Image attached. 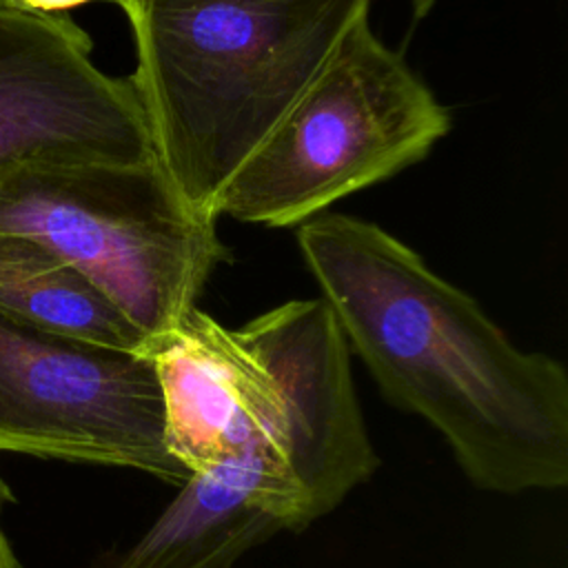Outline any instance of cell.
Wrapping results in <instances>:
<instances>
[{
  "mask_svg": "<svg viewBox=\"0 0 568 568\" xmlns=\"http://www.w3.org/2000/svg\"><path fill=\"white\" fill-rule=\"evenodd\" d=\"M7 497H9V490H7V486L0 481V506H2V501H4ZM0 568H20V564H18L13 550H11V544H9V539H7L4 530H2V526H0Z\"/></svg>",
  "mask_w": 568,
  "mask_h": 568,
  "instance_id": "12",
  "label": "cell"
},
{
  "mask_svg": "<svg viewBox=\"0 0 568 568\" xmlns=\"http://www.w3.org/2000/svg\"><path fill=\"white\" fill-rule=\"evenodd\" d=\"M0 7H7V0H0Z\"/></svg>",
  "mask_w": 568,
  "mask_h": 568,
  "instance_id": "14",
  "label": "cell"
},
{
  "mask_svg": "<svg viewBox=\"0 0 568 568\" xmlns=\"http://www.w3.org/2000/svg\"><path fill=\"white\" fill-rule=\"evenodd\" d=\"M0 313L102 348H144V335L84 275L44 246L11 233H0Z\"/></svg>",
  "mask_w": 568,
  "mask_h": 568,
  "instance_id": "10",
  "label": "cell"
},
{
  "mask_svg": "<svg viewBox=\"0 0 568 568\" xmlns=\"http://www.w3.org/2000/svg\"><path fill=\"white\" fill-rule=\"evenodd\" d=\"M297 248L346 344L397 408L424 417L468 481L519 495L568 484V375L521 351L462 288L382 226L322 213Z\"/></svg>",
  "mask_w": 568,
  "mask_h": 568,
  "instance_id": "1",
  "label": "cell"
},
{
  "mask_svg": "<svg viewBox=\"0 0 568 568\" xmlns=\"http://www.w3.org/2000/svg\"><path fill=\"white\" fill-rule=\"evenodd\" d=\"M282 530H302L297 497L260 448H248L191 473L113 568H233Z\"/></svg>",
  "mask_w": 568,
  "mask_h": 568,
  "instance_id": "8",
  "label": "cell"
},
{
  "mask_svg": "<svg viewBox=\"0 0 568 568\" xmlns=\"http://www.w3.org/2000/svg\"><path fill=\"white\" fill-rule=\"evenodd\" d=\"M142 355L162 393L166 450L189 473L260 448L235 328L195 306L173 331L146 342Z\"/></svg>",
  "mask_w": 568,
  "mask_h": 568,
  "instance_id": "9",
  "label": "cell"
},
{
  "mask_svg": "<svg viewBox=\"0 0 568 568\" xmlns=\"http://www.w3.org/2000/svg\"><path fill=\"white\" fill-rule=\"evenodd\" d=\"M0 453L118 466L184 484L153 364L0 313Z\"/></svg>",
  "mask_w": 568,
  "mask_h": 568,
  "instance_id": "5",
  "label": "cell"
},
{
  "mask_svg": "<svg viewBox=\"0 0 568 568\" xmlns=\"http://www.w3.org/2000/svg\"><path fill=\"white\" fill-rule=\"evenodd\" d=\"M155 160L27 155L0 162V233L27 237L84 275L142 335L173 331L226 248Z\"/></svg>",
  "mask_w": 568,
  "mask_h": 568,
  "instance_id": "3",
  "label": "cell"
},
{
  "mask_svg": "<svg viewBox=\"0 0 568 568\" xmlns=\"http://www.w3.org/2000/svg\"><path fill=\"white\" fill-rule=\"evenodd\" d=\"M448 131V109L362 18L226 184L215 215L297 229L422 162Z\"/></svg>",
  "mask_w": 568,
  "mask_h": 568,
  "instance_id": "4",
  "label": "cell"
},
{
  "mask_svg": "<svg viewBox=\"0 0 568 568\" xmlns=\"http://www.w3.org/2000/svg\"><path fill=\"white\" fill-rule=\"evenodd\" d=\"M153 160L200 215L277 129L373 0H109Z\"/></svg>",
  "mask_w": 568,
  "mask_h": 568,
  "instance_id": "2",
  "label": "cell"
},
{
  "mask_svg": "<svg viewBox=\"0 0 568 568\" xmlns=\"http://www.w3.org/2000/svg\"><path fill=\"white\" fill-rule=\"evenodd\" d=\"M89 2L93 0H7V7L38 16H67Z\"/></svg>",
  "mask_w": 568,
  "mask_h": 568,
  "instance_id": "11",
  "label": "cell"
},
{
  "mask_svg": "<svg viewBox=\"0 0 568 568\" xmlns=\"http://www.w3.org/2000/svg\"><path fill=\"white\" fill-rule=\"evenodd\" d=\"M91 51L69 16L0 7V162L153 160L129 78L104 73Z\"/></svg>",
  "mask_w": 568,
  "mask_h": 568,
  "instance_id": "7",
  "label": "cell"
},
{
  "mask_svg": "<svg viewBox=\"0 0 568 568\" xmlns=\"http://www.w3.org/2000/svg\"><path fill=\"white\" fill-rule=\"evenodd\" d=\"M439 0H410V11H413V20H422V18H426L433 9H435V4H437Z\"/></svg>",
  "mask_w": 568,
  "mask_h": 568,
  "instance_id": "13",
  "label": "cell"
},
{
  "mask_svg": "<svg viewBox=\"0 0 568 568\" xmlns=\"http://www.w3.org/2000/svg\"><path fill=\"white\" fill-rule=\"evenodd\" d=\"M242 331L273 379L275 448L306 528L379 466L353 384L351 348L322 297L273 306Z\"/></svg>",
  "mask_w": 568,
  "mask_h": 568,
  "instance_id": "6",
  "label": "cell"
}]
</instances>
